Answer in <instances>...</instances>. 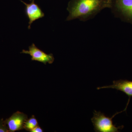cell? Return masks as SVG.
I'll return each instance as SVG.
<instances>
[{"label": "cell", "instance_id": "6da1fadb", "mask_svg": "<svg viewBox=\"0 0 132 132\" xmlns=\"http://www.w3.org/2000/svg\"><path fill=\"white\" fill-rule=\"evenodd\" d=\"M111 0H71L67 10L69 14L66 21L78 19L86 21L105 9L111 7Z\"/></svg>", "mask_w": 132, "mask_h": 132}, {"label": "cell", "instance_id": "7a4b0ae2", "mask_svg": "<svg viewBox=\"0 0 132 132\" xmlns=\"http://www.w3.org/2000/svg\"><path fill=\"white\" fill-rule=\"evenodd\" d=\"M125 112L124 110L116 113L112 117H107L104 113L100 111L95 110L94 115L91 119L95 131L96 132H118L119 130H121L124 126L116 127L113 122V118L119 113Z\"/></svg>", "mask_w": 132, "mask_h": 132}, {"label": "cell", "instance_id": "3957f363", "mask_svg": "<svg viewBox=\"0 0 132 132\" xmlns=\"http://www.w3.org/2000/svg\"><path fill=\"white\" fill-rule=\"evenodd\" d=\"M110 9L115 17L132 24V0H111Z\"/></svg>", "mask_w": 132, "mask_h": 132}, {"label": "cell", "instance_id": "277c9868", "mask_svg": "<svg viewBox=\"0 0 132 132\" xmlns=\"http://www.w3.org/2000/svg\"><path fill=\"white\" fill-rule=\"evenodd\" d=\"M21 53L29 54L31 57V60L39 62L45 65H46L47 63L53 64L54 61L53 55L52 53H46L39 49L34 43L29 46L28 50H23Z\"/></svg>", "mask_w": 132, "mask_h": 132}, {"label": "cell", "instance_id": "5b68a950", "mask_svg": "<svg viewBox=\"0 0 132 132\" xmlns=\"http://www.w3.org/2000/svg\"><path fill=\"white\" fill-rule=\"evenodd\" d=\"M28 119L27 114L17 111L4 121V123L7 126L9 132H14L24 129V123Z\"/></svg>", "mask_w": 132, "mask_h": 132}, {"label": "cell", "instance_id": "8992f818", "mask_svg": "<svg viewBox=\"0 0 132 132\" xmlns=\"http://www.w3.org/2000/svg\"><path fill=\"white\" fill-rule=\"evenodd\" d=\"M20 1L26 6L25 13L29 20L28 29H30L31 28V24H32L33 22L36 20L44 17L45 13L43 12L42 10L39 5L35 3L34 0H32L30 3H26L21 0Z\"/></svg>", "mask_w": 132, "mask_h": 132}, {"label": "cell", "instance_id": "52a82bcc", "mask_svg": "<svg viewBox=\"0 0 132 132\" xmlns=\"http://www.w3.org/2000/svg\"><path fill=\"white\" fill-rule=\"evenodd\" d=\"M104 88H112L123 92L128 97V101L125 110L126 111L128 106L130 102V98L132 97V81L127 80H114L112 85L99 87L97 88L98 90Z\"/></svg>", "mask_w": 132, "mask_h": 132}, {"label": "cell", "instance_id": "ba28073f", "mask_svg": "<svg viewBox=\"0 0 132 132\" xmlns=\"http://www.w3.org/2000/svg\"><path fill=\"white\" fill-rule=\"evenodd\" d=\"M38 126V121L35 116L32 115L24 123V128L27 131L31 132V130Z\"/></svg>", "mask_w": 132, "mask_h": 132}, {"label": "cell", "instance_id": "9c48e42d", "mask_svg": "<svg viewBox=\"0 0 132 132\" xmlns=\"http://www.w3.org/2000/svg\"><path fill=\"white\" fill-rule=\"evenodd\" d=\"M9 130L7 126L4 123L3 119H2L0 120V132H8Z\"/></svg>", "mask_w": 132, "mask_h": 132}, {"label": "cell", "instance_id": "30bf717a", "mask_svg": "<svg viewBox=\"0 0 132 132\" xmlns=\"http://www.w3.org/2000/svg\"><path fill=\"white\" fill-rule=\"evenodd\" d=\"M43 130L39 126H37L35 128L32 130H31V132H43Z\"/></svg>", "mask_w": 132, "mask_h": 132}]
</instances>
